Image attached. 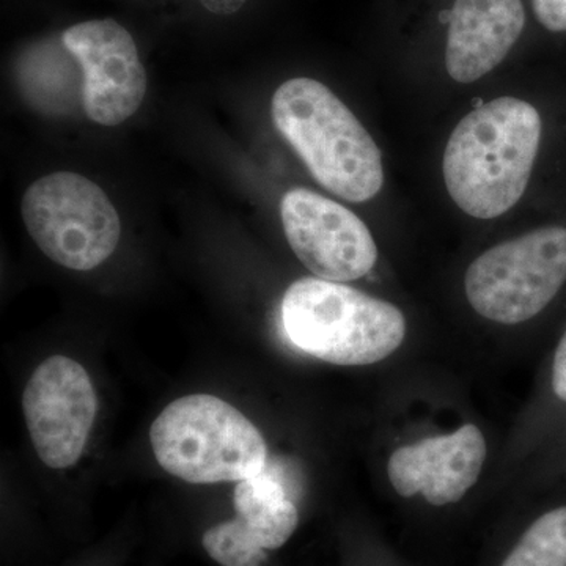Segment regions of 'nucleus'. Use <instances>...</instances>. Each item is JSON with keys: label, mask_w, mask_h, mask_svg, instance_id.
<instances>
[{"label": "nucleus", "mask_w": 566, "mask_h": 566, "mask_svg": "<svg viewBox=\"0 0 566 566\" xmlns=\"http://www.w3.org/2000/svg\"><path fill=\"white\" fill-rule=\"evenodd\" d=\"M539 139L538 111L513 96L465 115L444 153V180L453 202L476 219L512 210L526 192Z\"/></svg>", "instance_id": "obj_1"}, {"label": "nucleus", "mask_w": 566, "mask_h": 566, "mask_svg": "<svg viewBox=\"0 0 566 566\" xmlns=\"http://www.w3.org/2000/svg\"><path fill=\"white\" fill-rule=\"evenodd\" d=\"M271 114L316 181L348 202H367L385 185L374 137L326 85L294 77L275 91Z\"/></svg>", "instance_id": "obj_2"}, {"label": "nucleus", "mask_w": 566, "mask_h": 566, "mask_svg": "<svg viewBox=\"0 0 566 566\" xmlns=\"http://www.w3.org/2000/svg\"><path fill=\"white\" fill-rule=\"evenodd\" d=\"M282 324L301 352L349 367L381 363L400 348L406 335L400 308L319 277L300 279L289 286Z\"/></svg>", "instance_id": "obj_3"}, {"label": "nucleus", "mask_w": 566, "mask_h": 566, "mask_svg": "<svg viewBox=\"0 0 566 566\" xmlns=\"http://www.w3.org/2000/svg\"><path fill=\"white\" fill-rule=\"evenodd\" d=\"M150 441L164 471L196 485L241 482L268 461L259 428L214 395H186L167 405L151 424Z\"/></svg>", "instance_id": "obj_4"}, {"label": "nucleus", "mask_w": 566, "mask_h": 566, "mask_svg": "<svg viewBox=\"0 0 566 566\" xmlns=\"http://www.w3.org/2000/svg\"><path fill=\"white\" fill-rule=\"evenodd\" d=\"M21 211L40 251L69 270H95L120 243L117 210L103 189L82 175L40 178L25 192Z\"/></svg>", "instance_id": "obj_5"}, {"label": "nucleus", "mask_w": 566, "mask_h": 566, "mask_svg": "<svg viewBox=\"0 0 566 566\" xmlns=\"http://www.w3.org/2000/svg\"><path fill=\"white\" fill-rule=\"evenodd\" d=\"M565 283L566 229L545 227L482 253L464 286L476 314L520 324L542 314Z\"/></svg>", "instance_id": "obj_6"}, {"label": "nucleus", "mask_w": 566, "mask_h": 566, "mask_svg": "<svg viewBox=\"0 0 566 566\" xmlns=\"http://www.w3.org/2000/svg\"><path fill=\"white\" fill-rule=\"evenodd\" d=\"M22 411L40 460L48 468L66 469L84 452L98 398L87 370L57 354L33 371L22 395Z\"/></svg>", "instance_id": "obj_7"}, {"label": "nucleus", "mask_w": 566, "mask_h": 566, "mask_svg": "<svg viewBox=\"0 0 566 566\" xmlns=\"http://www.w3.org/2000/svg\"><path fill=\"white\" fill-rule=\"evenodd\" d=\"M281 218L294 255L316 277L342 283L374 270L378 260L374 237L344 205L296 188L282 197Z\"/></svg>", "instance_id": "obj_8"}, {"label": "nucleus", "mask_w": 566, "mask_h": 566, "mask_svg": "<svg viewBox=\"0 0 566 566\" xmlns=\"http://www.w3.org/2000/svg\"><path fill=\"white\" fill-rule=\"evenodd\" d=\"M63 46L82 70V106L92 122L117 126L139 109L147 74L132 33L114 20L66 29Z\"/></svg>", "instance_id": "obj_9"}, {"label": "nucleus", "mask_w": 566, "mask_h": 566, "mask_svg": "<svg viewBox=\"0 0 566 566\" xmlns=\"http://www.w3.org/2000/svg\"><path fill=\"white\" fill-rule=\"evenodd\" d=\"M486 441L475 424L395 450L387 463L394 490L403 497L423 494L431 505L455 504L475 485Z\"/></svg>", "instance_id": "obj_10"}, {"label": "nucleus", "mask_w": 566, "mask_h": 566, "mask_svg": "<svg viewBox=\"0 0 566 566\" xmlns=\"http://www.w3.org/2000/svg\"><path fill=\"white\" fill-rule=\"evenodd\" d=\"M526 25L521 0H455L447 35L446 69L471 84L493 71Z\"/></svg>", "instance_id": "obj_11"}, {"label": "nucleus", "mask_w": 566, "mask_h": 566, "mask_svg": "<svg viewBox=\"0 0 566 566\" xmlns=\"http://www.w3.org/2000/svg\"><path fill=\"white\" fill-rule=\"evenodd\" d=\"M233 506L241 526L264 551L285 545L300 523L283 469L270 460L259 474L238 482Z\"/></svg>", "instance_id": "obj_12"}, {"label": "nucleus", "mask_w": 566, "mask_h": 566, "mask_svg": "<svg viewBox=\"0 0 566 566\" xmlns=\"http://www.w3.org/2000/svg\"><path fill=\"white\" fill-rule=\"evenodd\" d=\"M502 566H566V505L539 516Z\"/></svg>", "instance_id": "obj_13"}, {"label": "nucleus", "mask_w": 566, "mask_h": 566, "mask_svg": "<svg viewBox=\"0 0 566 566\" xmlns=\"http://www.w3.org/2000/svg\"><path fill=\"white\" fill-rule=\"evenodd\" d=\"M203 549L222 566H262L266 551L248 535L240 521H223L208 528L202 538Z\"/></svg>", "instance_id": "obj_14"}, {"label": "nucleus", "mask_w": 566, "mask_h": 566, "mask_svg": "<svg viewBox=\"0 0 566 566\" xmlns=\"http://www.w3.org/2000/svg\"><path fill=\"white\" fill-rule=\"evenodd\" d=\"M536 20L551 32H566V0H534Z\"/></svg>", "instance_id": "obj_15"}, {"label": "nucleus", "mask_w": 566, "mask_h": 566, "mask_svg": "<svg viewBox=\"0 0 566 566\" xmlns=\"http://www.w3.org/2000/svg\"><path fill=\"white\" fill-rule=\"evenodd\" d=\"M551 390L560 403L566 405V329L554 352L551 365Z\"/></svg>", "instance_id": "obj_16"}, {"label": "nucleus", "mask_w": 566, "mask_h": 566, "mask_svg": "<svg viewBox=\"0 0 566 566\" xmlns=\"http://www.w3.org/2000/svg\"><path fill=\"white\" fill-rule=\"evenodd\" d=\"M205 9L216 14H232L244 6L245 0H200Z\"/></svg>", "instance_id": "obj_17"}]
</instances>
